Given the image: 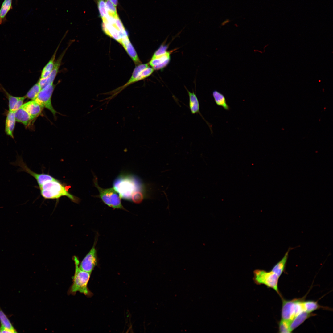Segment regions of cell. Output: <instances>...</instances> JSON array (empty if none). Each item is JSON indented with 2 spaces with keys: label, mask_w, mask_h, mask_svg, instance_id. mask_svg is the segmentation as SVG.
<instances>
[{
  "label": "cell",
  "mask_w": 333,
  "mask_h": 333,
  "mask_svg": "<svg viewBox=\"0 0 333 333\" xmlns=\"http://www.w3.org/2000/svg\"><path fill=\"white\" fill-rule=\"evenodd\" d=\"M97 240V238L96 236L92 247L79 265L81 269L90 273L97 264V259L95 248Z\"/></svg>",
  "instance_id": "cell-9"
},
{
  "label": "cell",
  "mask_w": 333,
  "mask_h": 333,
  "mask_svg": "<svg viewBox=\"0 0 333 333\" xmlns=\"http://www.w3.org/2000/svg\"><path fill=\"white\" fill-rule=\"evenodd\" d=\"M113 187L121 198L130 200L133 194L137 191L143 190V185L134 176L122 174L114 180Z\"/></svg>",
  "instance_id": "cell-2"
},
{
  "label": "cell",
  "mask_w": 333,
  "mask_h": 333,
  "mask_svg": "<svg viewBox=\"0 0 333 333\" xmlns=\"http://www.w3.org/2000/svg\"><path fill=\"white\" fill-rule=\"evenodd\" d=\"M75 264V271L73 277V282L70 287L68 293V294L75 295L79 292L86 296L91 294L87 285L91 275L90 273L81 269L79 267V261L76 256L73 257Z\"/></svg>",
  "instance_id": "cell-3"
},
{
  "label": "cell",
  "mask_w": 333,
  "mask_h": 333,
  "mask_svg": "<svg viewBox=\"0 0 333 333\" xmlns=\"http://www.w3.org/2000/svg\"><path fill=\"white\" fill-rule=\"evenodd\" d=\"M93 181L95 187L99 192V194L97 196L100 198L103 202L113 208L127 211L122 205L121 197L113 187L108 188L101 187L98 185L97 178L95 175Z\"/></svg>",
  "instance_id": "cell-4"
},
{
  "label": "cell",
  "mask_w": 333,
  "mask_h": 333,
  "mask_svg": "<svg viewBox=\"0 0 333 333\" xmlns=\"http://www.w3.org/2000/svg\"><path fill=\"white\" fill-rule=\"evenodd\" d=\"M289 249L286 253L282 259L277 263L273 267L271 271L280 277L285 269L287 260Z\"/></svg>",
  "instance_id": "cell-22"
},
{
  "label": "cell",
  "mask_w": 333,
  "mask_h": 333,
  "mask_svg": "<svg viewBox=\"0 0 333 333\" xmlns=\"http://www.w3.org/2000/svg\"><path fill=\"white\" fill-rule=\"evenodd\" d=\"M186 89L187 91L189 96V107L192 114H194L196 113H199L203 119L206 122L210 127L211 131L212 132L211 129V125L205 120L200 114L199 111V103L196 95L194 92H191L187 90V88H186Z\"/></svg>",
  "instance_id": "cell-15"
},
{
  "label": "cell",
  "mask_w": 333,
  "mask_h": 333,
  "mask_svg": "<svg viewBox=\"0 0 333 333\" xmlns=\"http://www.w3.org/2000/svg\"><path fill=\"white\" fill-rule=\"evenodd\" d=\"M212 95L216 105L222 107L225 110H229L230 108L227 104L224 96L218 91L215 90L213 91Z\"/></svg>",
  "instance_id": "cell-19"
},
{
  "label": "cell",
  "mask_w": 333,
  "mask_h": 333,
  "mask_svg": "<svg viewBox=\"0 0 333 333\" xmlns=\"http://www.w3.org/2000/svg\"><path fill=\"white\" fill-rule=\"evenodd\" d=\"M105 2L106 10L108 15L115 19L119 17L116 6L109 0H106Z\"/></svg>",
  "instance_id": "cell-26"
},
{
  "label": "cell",
  "mask_w": 333,
  "mask_h": 333,
  "mask_svg": "<svg viewBox=\"0 0 333 333\" xmlns=\"http://www.w3.org/2000/svg\"><path fill=\"white\" fill-rule=\"evenodd\" d=\"M53 84L47 85L42 88L35 100L44 108L49 110L53 115L56 116L57 112L55 110L51 102V98L54 89Z\"/></svg>",
  "instance_id": "cell-8"
},
{
  "label": "cell",
  "mask_w": 333,
  "mask_h": 333,
  "mask_svg": "<svg viewBox=\"0 0 333 333\" xmlns=\"http://www.w3.org/2000/svg\"><path fill=\"white\" fill-rule=\"evenodd\" d=\"M148 67V64H140L137 66L134 69L131 78L122 87V88L134 83L135 79L138 77L140 72Z\"/></svg>",
  "instance_id": "cell-23"
},
{
  "label": "cell",
  "mask_w": 333,
  "mask_h": 333,
  "mask_svg": "<svg viewBox=\"0 0 333 333\" xmlns=\"http://www.w3.org/2000/svg\"><path fill=\"white\" fill-rule=\"evenodd\" d=\"M229 21V20H228V19H227V20H226V21H224V22L223 23H224V24H225V23H228V22Z\"/></svg>",
  "instance_id": "cell-37"
},
{
  "label": "cell",
  "mask_w": 333,
  "mask_h": 333,
  "mask_svg": "<svg viewBox=\"0 0 333 333\" xmlns=\"http://www.w3.org/2000/svg\"><path fill=\"white\" fill-rule=\"evenodd\" d=\"M14 111H9L6 119L5 123V132L6 134L12 138H13L14 131L16 121Z\"/></svg>",
  "instance_id": "cell-18"
},
{
  "label": "cell",
  "mask_w": 333,
  "mask_h": 333,
  "mask_svg": "<svg viewBox=\"0 0 333 333\" xmlns=\"http://www.w3.org/2000/svg\"><path fill=\"white\" fill-rule=\"evenodd\" d=\"M41 89V87L37 83L31 88L25 97L26 98L34 100L36 98Z\"/></svg>",
  "instance_id": "cell-27"
},
{
  "label": "cell",
  "mask_w": 333,
  "mask_h": 333,
  "mask_svg": "<svg viewBox=\"0 0 333 333\" xmlns=\"http://www.w3.org/2000/svg\"><path fill=\"white\" fill-rule=\"evenodd\" d=\"M167 45H162L154 53L152 57H155L164 54L167 51Z\"/></svg>",
  "instance_id": "cell-33"
},
{
  "label": "cell",
  "mask_w": 333,
  "mask_h": 333,
  "mask_svg": "<svg viewBox=\"0 0 333 333\" xmlns=\"http://www.w3.org/2000/svg\"><path fill=\"white\" fill-rule=\"evenodd\" d=\"M98 7L100 15L102 19L103 23L107 21L108 16L105 8V2L104 0H99L98 2Z\"/></svg>",
  "instance_id": "cell-28"
},
{
  "label": "cell",
  "mask_w": 333,
  "mask_h": 333,
  "mask_svg": "<svg viewBox=\"0 0 333 333\" xmlns=\"http://www.w3.org/2000/svg\"><path fill=\"white\" fill-rule=\"evenodd\" d=\"M254 280L257 284H264L274 289L279 295L278 288L279 277L272 271L257 270L254 272Z\"/></svg>",
  "instance_id": "cell-7"
},
{
  "label": "cell",
  "mask_w": 333,
  "mask_h": 333,
  "mask_svg": "<svg viewBox=\"0 0 333 333\" xmlns=\"http://www.w3.org/2000/svg\"><path fill=\"white\" fill-rule=\"evenodd\" d=\"M59 46L60 45L58 46L56 50L51 59L42 70L41 75V78H47L48 77L51 73L54 66V60Z\"/></svg>",
  "instance_id": "cell-21"
},
{
  "label": "cell",
  "mask_w": 333,
  "mask_h": 333,
  "mask_svg": "<svg viewBox=\"0 0 333 333\" xmlns=\"http://www.w3.org/2000/svg\"><path fill=\"white\" fill-rule=\"evenodd\" d=\"M135 64H138L141 62L137 54L130 42L128 36L123 37L120 43Z\"/></svg>",
  "instance_id": "cell-14"
},
{
  "label": "cell",
  "mask_w": 333,
  "mask_h": 333,
  "mask_svg": "<svg viewBox=\"0 0 333 333\" xmlns=\"http://www.w3.org/2000/svg\"><path fill=\"white\" fill-rule=\"evenodd\" d=\"M26 97H20L18 99L13 110V111H15L19 109L23 105V104L24 99L26 98Z\"/></svg>",
  "instance_id": "cell-34"
},
{
  "label": "cell",
  "mask_w": 333,
  "mask_h": 333,
  "mask_svg": "<svg viewBox=\"0 0 333 333\" xmlns=\"http://www.w3.org/2000/svg\"><path fill=\"white\" fill-rule=\"evenodd\" d=\"M12 8V0H4L0 9V25L6 20V15Z\"/></svg>",
  "instance_id": "cell-20"
},
{
  "label": "cell",
  "mask_w": 333,
  "mask_h": 333,
  "mask_svg": "<svg viewBox=\"0 0 333 333\" xmlns=\"http://www.w3.org/2000/svg\"><path fill=\"white\" fill-rule=\"evenodd\" d=\"M279 332L282 333L291 332L290 329L289 322L281 319L279 324Z\"/></svg>",
  "instance_id": "cell-31"
},
{
  "label": "cell",
  "mask_w": 333,
  "mask_h": 333,
  "mask_svg": "<svg viewBox=\"0 0 333 333\" xmlns=\"http://www.w3.org/2000/svg\"><path fill=\"white\" fill-rule=\"evenodd\" d=\"M115 6H116L118 4V0H109Z\"/></svg>",
  "instance_id": "cell-36"
},
{
  "label": "cell",
  "mask_w": 333,
  "mask_h": 333,
  "mask_svg": "<svg viewBox=\"0 0 333 333\" xmlns=\"http://www.w3.org/2000/svg\"><path fill=\"white\" fill-rule=\"evenodd\" d=\"M302 304L304 310L309 313L321 307L317 302L314 301H303Z\"/></svg>",
  "instance_id": "cell-25"
},
{
  "label": "cell",
  "mask_w": 333,
  "mask_h": 333,
  "mask_svg": "<svg viewBox=\"0 0 333 333\" xmlns=\"http://www.w3.org/2000/svg\"><path fill=\"white\" fill-rule=\"evenodd\" d=\"M0 321L1 327L4 328L14 331L17 332L8 317L0 308Z\"/></svg>",
  "instance_id": "cell-24"
},
{
  "label": "cell",
  "mask_w": 333,
  "mask_h": 333,
  "mask_svg": "<svg viewBox=\"0 0 333 333\" xmlns=\"http://www.w3.org/2000/svg\"><path fill=\"white\" fill-rule=\"evenodd\" d=\"M9 100V111H13L14 108L20 97H14L9 94L6 92Z\"/></svg>",
  "instance_id": "cell-32"
},
{
  "label": "cell",
  "mask_w": 333,
  "mask_h": 333,
  "mask_svg": "<svg viewBox=\"0 0 333 333\" xmlns=\"http://www.w3.org/2000/svg\"><path fill=\"white\" fill-rule=\"evenodd\" d=\"M103 30L104 32L108 36L112 38L120 43L122 38L128 36L125 35L120 31L114 26L113 25L107 22L103 23L102 24Z\"/></svg>",
  "instance_id": "cell-13"
},
{
  "label": "cell",
  "mask_w": 333,
  "mask_h": 333,
  "mask_svg": "<svg viewBox=\"0 0 333 333\" xmlns=\"http://www.w3.org/2000/svg\"><path fill=\"white\" fill-rule=\"evenodd\" d=\"M170 60V53L166 51L164 54L152 57L149 64L154 70L162 69L166 66Z\"/></svg>",
  "instance_id": "cell-11"
},
{
  "label": "cell",
  "mask_w": 333,
  "mask_h": 333,
  "mask_svg": "<svg viewBox=\"0 0 333 333\" xmlns=\"http://www.w3.org/2000/svg\"><path fill=\"white\" fill-rule=\"evenodd\" d=\"M30 115L32 120L38 117L44 108L35 100H31L24 104L21 107Z\"/></svg>",
  "instance_id": "cell-12"
},
{
  "label": "cell",
  "mask_w": 333,
  "mask_h": 333,
  "mask_svg": "<svg viewBox=\"0 0 333 333\" xmlns=\"http://www.w3.org/2000/svg\"><path fill=\"white\" fill-rule=\"evenodd\" d=\"M68 47L62 53L57 59L56 62L55 63L53 70L48 77L46 78H40L39 79L38 83L40 86L42 88L47 85L53 84V81L58 72L62 59Z\"/></svg>",
  "instance_id": "cell-10"
},
{
  "label": "cell",
  "mask_w": 333,
  "mask_h": 333,
  "mask_svg": "<svg viewBox=\"0 0 333 333\" xmlns=\"http://www.w3.org/2000/svg\"><path fill=\"white\" fill-rule=\"evenodd\" d=\"M0 330L1 333H12L16 332L14 331L4 328L1 327H0Z\"/></svg>",
  "instance_id": "cell-35"
},
{
  "label": "cell",
  "mask_w": 333,
  "mask_h": 333,
  "mask_svg": "<svg viewBox=\"0 0 333 333\" xmlns=\"http://www.w3.org/2000/svg\"><path fill=\"white\" fill-rule=\"evenodd\" d=\"M154 69L152 68L148 67L142 70L136 78L134 82L143 80L150 76L153 72Z\"/></svg>",
  "instance_id": "cell-29"
},
{
  "label": "cell",
  "mask_w": 333,
  "mask_h": 333,
  "mask_svg": "<svg viewBox=\"0 0 333 333\" xmlns=\"http://www.w3.org/2000/svg\"><path fill=\"white\" fill-rule=\"evenodd\" d=\"M313 314L303 311L296 315L290 323V329L291 332Z\"/></svg>",
  "instance_id": "cell-16"
},
{
  "label": "cell",
  "mask_w": 333,
  "mask_h": 333,
  "mask_svg": "<svg viewBox=\"0 0 333 333\" xmlns=\"http://www.w3.org/2000/svg\"><path fill=\"white\" fill-rule=\"evenodd\" d=\"M14 113L16 121L22 123L25 126L28 125L33 120L28 113L22 107L14 111Z\"/></svg>",
  "instance_id": "cell-17"
},
{
  "label": "cell",
  "mask_w": 333,
  "mask_h": 333,
  "mask_svg": "<svg viewBox=\"0 0 333 333\" xmlns=\"http://www.w3.org/2000/svg\"><path fill=\"white\" fill-rule=\"evenodd\" d=\"M282 319L290 323L296 315L304 311L302 304L303 301L301 299L286 300L282 299Z\"/></svg>",
  "instance_id": "cell-5"
},
{
  "label": "cell",
  "mask_w": 333,
  "mask_h": 333,
  "mask_svg": "<svg viewBox=\"0 0 333 333\" xmlns=\"http://www.w3.org/2000/svg\"><path fill=\"white\" fill-rule=\"evenodd\" d=\"M144 197L143 190H139L135 192L132 195L131 200L134 203L138 204L142 202Z\"/></svg>",
  "instance_id": "cell-30"
},
{
  "label": "cell",
  "mask_w": 333,
  "mask_h": 333,
  "mask_svg": "<svg viewBox=\"0 0 333 333\" xmlns=\"http://www.w3.org/2000/svg\"><path fill=\"white\" fill-rule=\"evenodd\" d=\"M39 187L41 195L45 199H58L62 196H66L75 203L78 204L80 201L79 198L68 191V187L56 178L45 182Z\"/></svg>",
  "instance_id": "cell-1"
},
{
  "label": "cell",
  "mask_w": 333,
  "mask_h": 333,
  "mask_svg": "<svg viewBox=\"0 0 333 333\" xmlns=\"http://www.w3.org/2000/svg\"><path fill=\"white\" fill-rule=\"evenodd\" d=\"M13 166H18L20 167L17 170L18 172H25L33 177L36 180L38 185L40 186L45 182L55 179V178L48 174H41L35 172L29 168L25 162L22 156L17 155L15 162L10 163Z\"/></svg>",
  "instance_id": "cell-6"
}]
</instances>
